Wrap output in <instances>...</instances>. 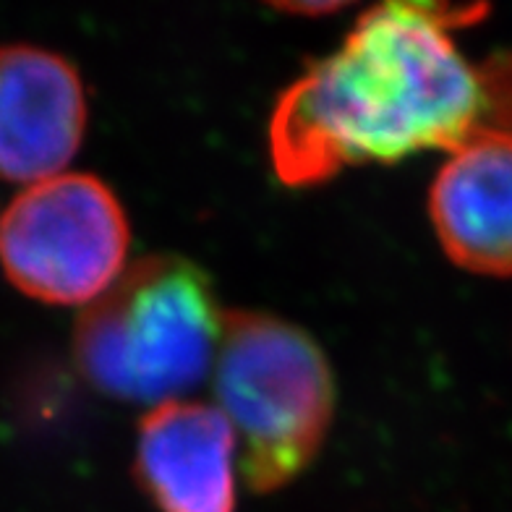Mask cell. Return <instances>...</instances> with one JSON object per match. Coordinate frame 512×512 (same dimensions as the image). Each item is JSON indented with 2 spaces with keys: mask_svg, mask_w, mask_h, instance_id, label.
Wrapping results in <instances>:
<instances>
[{
  "mask_svg": "<svg viewBox=\"0 0 512 512\" xmlns=\"http://www.w3.org/2000/svg\"><path fill=\"white\" fill-rule=\"evenodd\" d=\"M87 131V92L74 63L37 45H0V181L66 173Z\"/></svg>",
  "mask_w": 512,
  "mask_h": 512,
  "instance_id": "5b68a950",
  "label": "cell"
},
{
  "mask_svg": "<svg viewBox=\"0 0 512 512\" xmlns=\"http://www.w3.org/2000/svg\"><path fill=\"white\" fill-rule=\"evenodd\" d=\"M223 327L207 272L176 254L144 256L76 319V369L108 398L155 408L207 377Z\"/></svg>",
  "mask_w": 512,
  "mask_h": 512,
  "instance_id": "7a4b0ae2",
  "label": "cell"
},
{
  "mask_svg": "<svg viewBox=\"0 0 512 512\" xmlns=\"http://www.w3.org/2000/svg\"><path fill=\"white\" fill-rule=\"evenodd\" d=\"M484 6L384 3L335 53L285 89L270 121V157L285 186H317L340 170L400 162L476 139H512V58L471 63L452 29Z\"/></svg>",
  "mask_w": 512,
  "mask_h": 512,
  "instance_id": "6da1fadb",
  "label": "cell"
},
{
  "mask_svg": "<svg viewBox=\"0 0 512 512\" xmlns=\"http://www.w3.org/2000/svg\"><path fill=\"white\" fill-rule=\"evenodd\" d=\"M434 233L460 270L512 275V139H476L450 152L429 191Z\"/></svg>",
  "mask_w": 512,
  "mask_h": 512,
  "instance_id": "52a82bcc",
  "label": "cell"
},
{
  "mask_svg": "<svg viewBox=\"0 0 512 512\" xmlns=\"http://www.w3.org/2000/svg\"><path fill=\"white\" fill-rule=\"evenodd\" d=\"M126 209L108 183L61 173L24 186L0 215V264L16 290L53 306H89L126 270Z\"/></svg>",
  "mask_w": 512,
  "mask_h": 512,
  "instance_id": "277c9868",
  "label": "cell"
},
{
  "mask_svg": "<svg viewBox=\"0 0 512 512\" xmlns=\"http://www.w3.org/2000/svg\"><path fill=\"white\" fill-rule=\"evenodd\" d=\"M236 452L217 405L170 400L139 426L134 473L160 512H236Z\"/></svg>",
  "mask_w": 512,
  "mask_h": 512,
  "instance_id": "8992f818",
  "label": "cell"
},
{
  "mask_svg": "<svg viewBox=\"0 0 512 512\" xmlns=\"http://www.w3.org/2000/svg\"><path fill=\"white\" fill-rule=\"evenodd\" d=\"M285 11V14L296 16H324L335 14V11H343V3H275V11Z\"/></svg>",
  "mask_w": 512,
  "mask_h": 512,
  "instance_id": "ba28073f",
  "label": "cell"
},
{
  "mask_svg": "<svg viewBox=\"0 0 512 512\" xmlns=\"http://www.w3.org/2000/svg\"><path fill=\"white\" fill-rule=\"evenodd\" d=\"M217 408L254 492H275L314 463L335 416V377L317 340L264 311H225L215 356Z\"/></svg>",
  "mask_w": 512,
  "mask_h": 512,
  "instance_id": "3957f363",
  "label": "cell"
}]
</instances>
